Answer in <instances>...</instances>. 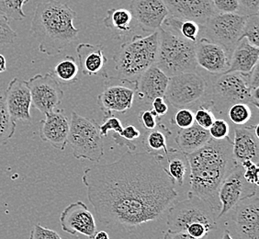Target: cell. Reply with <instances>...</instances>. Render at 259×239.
Returning <instances> with one entry per match:
<instances>
[{
    "mask_svg": "<svg viewBox=\"0 0 259 239\" xmlns=\"http://www.w3.org/2000/svg\"><path fill=\"white\" fill-rule=\"evenodd\" d=\"M94 239H110V235L105 232V231H99V232H96V234L93 236Z\"/></svg>",
    "mask_w": 259,
    "mask_h": 239,
    "instance_id": "49",
    "label": "cell"
},
{
    "mask_svg": "<svg viewBox=\"0 0 259 239\" xmlns=\"http://www.w3.org/2000/svg\"><path fill=\"white\" fill-rule=\"evenodd\" d=\"M5 101L13 122L21 121L31 123V97L26 81L18 77L11 80L6 90Z\"/></svg>",
    "mask_w": 259,
    "mask_h": 239,
    "instance_id": "20",
    "label": "cell"
},
{
    "mask_svg": "<svg viewBox=\"0 0 259 239\" xmlns=\"http://www.w3.org/2000/svg\"><path fill=\"white\" fill-rule=\"evenodd\" d=\"M151 104L153 106L152 110L155 112L158 118L166 114L168 111V105L166 104L164 98H156L155 100H153Z\"/></svg>",
    "mask_w": 259,
    "mask_h": 239,
    "instance_id": "46",
    "label": "cell"
},
{
    "mask_svg": "<svg viewBox=\"0 0 259 239\" xmlns=\"http://www.w3.org/2000/svg\"><path fill=\"white\" fill-rule=\"evenodd\" d=\"M222 239H234L233 236H232V234H230L229 231L226 229L225 231V233L223 234V237Z\"/></svg>",
    "mask_w": 259,
    "mask_h": 239,
    "instance_id": "51",
    "label": "cell"
},
{
    "mask_svg": "<svg viewBox=\"0 0 259 239\" xmlns=\"http://www.w3.org/2000/svg\"><path fill=\"white\" fill-rule=\"evenodd\" d=\"M248 82L252 90H259V67L255 65L254 69L248 74Z\"/></svg>",
    "mask_w": 259,
    "mask_h": 239,
    "instance_id": "48",
    "label": "cell"
},
{
    "mask_svg": "<svg viewBox=\"0 0 259 239\" xmlns=\"http://www.w3.org/2000/svg\"><path fill=\"white\" fill-rule=\"evenodd\" d=\"M17 125L7 109L5 93L0 91V145H5L15 135Z\"/></svg>",
    "mask_w": 259,
    "mask_h": 239,
    "instance_id": "31",
    "label": "cell"
},
{
    "mask_svg": "<svg viewBox=\"0 0 259 239\" xmlns=\"http://www.w3.org/2000/svg\"><path fill=\"white\" fill-rule=\"evenodd\" d=\"M159 44L155 65L168 77L183 73L195 72L196 43L186 40L179 34L160 28Z\"/></svg>",
    "mask_w": 259,
    "mask_h": 239,
    "instance_id": "5",
    "label": "cell"
},
{
    "mask_svg": "<svg viewBox=\"0 0 259 239\" xmlns=\"http://www.w3.org/2000/svg\"><path fill=\"white\" fill-rule=\"evenodd\" d=\"M159 44L158 30L146 36L135 35L120 46L113 56L115 69L120 77L137 80L155 65Z\"/></svg>",
    "mask_w": 259,
    "mask_h": 239,
    "instance_id": "4",
    "label": "cell"
},
{
    "mask_svg": "<svg viewBox=\"0 0 259 239\" xmlns=\"http://www.w3.org/2000/svg\"><path fill=\"white\" fill-rule=\"evenodd\" d=\"M99 129L100 135L103 138L108 136L110 131H112L113 134H119L121 132V130L123 129V126L119 118L115 117L114 115H110L105 116L103 124L99 126Z\"/></svg>",
    "mask_w": 259,
    "mask_h": 239,
    "instance_id": "38",
    "label": "cell"
},
{
    "mask_svg": "<svg viewBox=\"0 0 259 239\" xmlns=\"http://www.w3.org/2000/svg\"><path fill=\"white\" fill-rule=\"evenodd\" d=\"M133 16L126 9H111L108 10L103 23L107 29H110L118 38H122L133 30Z\"/></svg>",
    "mask_w": 259,
    "mask_h": 239,
    "instance_id": "27",
    "label": "cell"
},
{
    "mask_svg": "<svg viewBox=\"0 0 259 239\" xmlns=\"http://www.w3.org/2000/svg\"><path fill=\"white\" fill-rule=\"evenodd\" d=\"M258 125L235 127L233 156L237 165L246 160L258 165Z\"/></svg>",
    "mask_w": 259,
    "mask_h": 239,
    "instance_id": "21",
    "label": "cell"
},
{
    "mask_svg": "<svg viewBox=\"0 0 259 239\" xmlns=\"http://www.w3.org/2000/svg\"><path fill=\"white\" fill-rule=\"evenodd\" d=\"M29 1L30 0H0V12L9 20H24L26 14L23 11V6Z\"/></svg>",
    "mask_w": 259,
    "mask_h": 239,
    "instance_id": "33",
    "label": "cell"
},
{
    "mask_svg": "<svg viewBox=\"0 0 259 239\" xmlns=\"http://www.w3.org/2000/svg\"><path fill=\"white\" fill-rule=\"evenodd\" d=\"M217 13H239L241 14L238 0H211Z\"/></svg>",
    "mask_w": 259,
    "mask_h": 239,
    "instance_id": "41",
    "label": "cell"
},
{
    "mask_svg": "<svg viewBox=\"0 0 259 239\" xmlns=\"http://www.w3.org/2000/svg\"><path fill=\"white\" fill-rule=\"evenodd\" d=\"M242 39H245L250 45L259 46V16L258 14L247 15L244 23Z\"/></svg>",
    "mask_w": 259,
    "mask_h": 239,
    "instance_id": "35",
    "label": "cell"
},
{
    "mask_svg": "<svg viewBox=\"0 0 259 239\" xmlns=\"http://www.w3.org/2000/svg\"><path fill=\"white\" fill-rule=\"evenodd\" d=\"M169 77L153 65L137 79V92L140 101L151 104L156 98H164Z\"/></svg>",
    "mask_w": 259,
    "mask_h": 239,
    "instance_id": "22",
    "label": "cell"
},
{
    "mask_svg": "<svg viewBox=\"0 0 259 239\" xmlns=\"http://www.w3.org/2000/svg\"><path fill=\"white\" fill-rule=\"evenodd\" d=\"M212 94L214 102L219 101L220 105H233L245 103L259 107V90H252L248 82V74L225 73L215 79L212 86Z\"/></svg>",
    "mask_w": 259,
    "mask_h": 239,
    "instance_id": "9",
    "label": "cell"
},
{
    "mask_svg": "<svg viewBox=\"0 0 259 239\" xmlns=\"http://www.w3.org/2000/svg\"><path fill=\"white\" fill-rule=\"evenodd\" d=\"M240 165L243 167V170H244L243 175H244V179L249 184L254 185V186L258 187V165L255 164V163L250 161V160L244 161L243 163H241Z\"/></svg>",
    "mask_w": 259,
    "mask_h": 239,
    "instance_id": "42",
    "label": "cell"
},
{
    "mask_svg": "<svg viewBox=\"0 0 259 239\" xmlns=\"http://www.w3.org/2000/svg\"><path fill=\"white\" fill-rule=\"evenodd\" d=\"M112 136L115 143L119 146L127 147L131 152H135L137 149L135 140L139 139L142 135L135 125H127L120 133L113 134Z\"/></svg>",
    "mask_w": 259,
    "mask_h": 239,
    "instance_id": "32",
    "label": "cell"
},
{
    "mask_svg": "<svg viewBox=\"0 0 259 239\" xmlns=\"http://www.w3.org/2000/svg\"><path fill=\"white\" fill-rule=\"evenodd\" d=\"M7 70V60L4 55H0V73H3Z\"/></svg>",
    "mask_w": 259,
    "mask_h": 239,
    "instance_id": "50",
    "label": "cell"
},
{
    "mask_svg": "<svg viewBox=\"0 0 259 239\" xmlns=\"http://www.w3.org/2000/svg\"><path fill=\"white\" fill-rule=\"evenodd\" d=\"M164 239H196L192 237L191 235L187 233L185 230H180V231H171V230H166L164 233Z\"/></svg>",
    "mask_w": 259,
    "mask_h": 239,
    "instance_id": "47",
    "label": "cell"
},
{
    "mask_svg": "<svg viewBox=\"0 0 259 239\" xmlns=\"http://www.w3.org/2000/svg\"><path fill=\"white\" fill-rule=\"evenodd\" d=\"M18 35L10 27V20L0 12V46L14 45Z\"/></svg>",
    "mask_w": 259,
    "mask_h": 239,
    "instance_id": "36",
    "label": "cell"
},
{
    "mask_svg": "<svg viewBox=\"0 0 259 239\" xmlns=\"http://www.w3.org/2000/svg\"><path fill=\"white\" fill-rule=\"evenodd\" d=\"M258 47L250 45L245 39H242L231 55L229 67L225 73L247 75L254 69L255 65H258Z\"/></svg>",
    "mask_w": 259,
    "mask_h": 239,
    "instance_id": "23",
    "label": "cell"
},
{
    "mask_svg": "<svg viewBox=\"0 0 259 239\" xmlns=\"http://www.w3.org/2000/svg\"><path fill=\"white\" fill-rule=\"evenodd\" d=\"M164 161L162 154L127 151L112 163L85 169L82 182L100 223L133 231L159 219L179 196Z\"/></svg>",
    "mask_w": 259,
    "mask_h": 239,
    "instance_id": "1",
    "label": "cell"
},
{
    "mask_svg": "<svg viewBox=\"0 0 259 239\" xmlns=\"http://www.w3.org/2000/svg\"><path fill=\"white\" fill-rule=\"evenodd\" d=\"M161 28L179 34L192 43H196L198 41L200 33V26L194 21L179 20L169 15L164 20Z\"/></svg>",
    "mask_w": 259,
    "mask_h": 239,
    "instance_id": "28",
    "label": "cell"
},
{
    "mask_svg": "<svg viewBox=\"0 0 259 239\" xmlns=\"http://www.w3.org/2000/svg\"><path fill=\"white\" fill-rule=\"evenodd\" d=\"M76 12L56 0L39 3L30 23V32L39 42V52L48 56L59 55L77 39L79 30L74 25Z\"/></svg>",
    "mask_w": 259,
    "mask_h": 239,
    "instance_id": "3",
    "label": "cell"
},
{
    "mask_svg": "<svg viewBox=\"0 0 259 239\" xmlns=\"http://www.w3.org/2000/svg\"><path fill=\"white\" fill-rule=\"evenodd\" d=\"M98 123L72 111L67 144L75 160H89L99 164L104 155L103 138Z\"/></svg>",
    "mask_w": 259,
    "mask_h": 239,
    "instance_id": "6",
    "label": "cell"
},
{
    "mask_svg": "<svg viewBox=\"0 0 259 239\" xmlns=\"http://www.w3.org/2000/svg\"><path fill=\"white\" fill-rule=\"evenodd\" d=\"M60 224L63 231L72 235L83 234L91 238L97 232L94 215L80 201L65 207L61 213Z\"/></svg>",
    "mask_w": 259,
    "mask_h": 239,
    "instance_id": "16",
    "label": "cell"
},
{
    "mask_svg": "<svg viewBox=\"0 0 259 239\" xmlns=\"http://www.w3.org/2000/svg\"><path fill=\"white\" fill-rule=\"evenodd\" d=\"M247 16L239 13H215L204 26L200 27L205 38L223 46L230 57L242 40Z\"/></svg>",
    "mask_w": 259,
    "mask_h": 239,
    "instance_id": "8",
    "label": "cell"
},
{
    "mask_svg": "<svg viewBox=\"0 0 259 239\" xmlns=\"http://www.w3.org/2000/svg\"><path fill=\"white\" fill-rule=\"evenodd\" d=\"M79 66L85 75H95L103 70L108 59L102 45L80 44L76 47Z\"/></svg>",
    "mask_w": 259,
    "mask_h": 239,
    "instance_id": "24",
    "label": "cell"
},
{
    "mask_svg": "<svg viewBox=\"0 0 259 239\" xmlns=\"http://www.w3.org/2000/svg\"><path fill=\"white\" fill-rule=\"evenodd\" d=\"M210 139L208 130L194 124L188 128L179 130L175 141L180 152L188 155L203 147Z\"/></svg>",
    "mask_w": 259,
    "mask_h": 239,
    "instance_id": "25",
    "label": "cell"
},
{
    "mask_svg": "<svg viewBox=\"0 0 259 239\" xmlns=\"http://www.w3.org/2000/svg\"><path fill=\"white\" fill-rule=\"evenodd\" d=\"M194 120L196 125H199L203 129L209 130L215 121L214 114L212 110H210L209 104H207V106H200V108L194 113Z\"/></svg>",
    "mask_w": 259,
    "mask_h": 239,
    "instance_id": "37",
    "label": "cell"
},
{
    "mask_svg": "<svg viewBox=\"0 0 259 239\" xmlns=\"http://www.w3.org/2000/svg\"><path fill=\"white\" fill-rule=\"evenodd\" d=\"M137 92V80L105 75L103 90L98 96V105L105 116L124 114L133 107Z\"/></svg>",
    "mask_w": 259,
    "mask_h": 239,
    "instance_id": "10",
    "label": "cell"
},
{
    "mask_svg": "<svg viewBox=\"0 0 259 239\" xmlns=\"http://www.w3.org/2000/svg\"><path fill=\"white\" fill-rule=\"evenodd\" d=\"M243 172V167L236 165L221 185L219 189L221 211L218 219L230 213L242 200L252 197L258 192V187L249 184L244 179Z\"/></svg>",
    "mask_w": 259,
    "mask_h": 239,
    "instance_id": "12",
    "label": "cell"
},
{
    "mask_svg": "<svg viewBox=\"0 0 259 239\" xmlns=\"http://www.w3.org/2000/svg\"><path fill=\"white\" fill-rule=\"evenodd\" d=\"M207 89V80L200 74L183 73L169 77L164 99L175 108L183 109L204 98Z\"/></svg>",
    "mask_w": 259,
    "mask_h": 239,
    "instance_id": "11",
    "label": "cell"
},
{
    "mask_svg": "<svg viewBox=\"0 0 259 239\" xmlns=\"http://www.w3.org/2000/svg\"><path fill=\"white\" fill-rule=\"evenodd\" d=\"M164 160H166L168 163V168L166 169L168 175L175 182L182 186L189 167L187 155L181 153L179 149L172 148L170 150L169 154L164 157Z\"/></svg>",
    "mask_w": 259,
    "mask_h": 239,
    "instance_id": "29",
    "label": "cell"
},
{
    "mask_svg": "<svg viewBox=\"0 0 259 239\" xmlns=\"http://www.w3.org/2000/svg\"><path fill=\"white\" fill-rule=\"evenodd\" d=\"M231 212L238 239H259L258 192L242 200Z\"/></svg>",
    "mask_w": 259,
    "mask_h": 239,
    "instance_id": "14",
    "label": "cell"
},
{
    "mask_svg": "<svg viewBox=\"0 0 259 239\" xmlns=\"http://www.w3.org/2000/svg\"><path fill=\"white\" fill-rule=\"evenodd\" d=\"M50 73L60 84L75 83L78 79L79 65H77L73 56L66 55L58 62Z\"/></svg>",
    "mask_w": 259,
    "mask_h": 239,
    "instance_id": "30",
    "label": "cell"
},
{
    "mask_svg": "<svg viewBox=\"0 0 259 239\" xmlns=\"http://www.w3.org/2000/svg\"><path fill=\"white\" fill-rule=\"evenodd\" d=\"M130 12L142 30L149 34L159 30L169 15L164 0H132Z\"/></svg>",
    "mask_w": 259,
    "mask_h": 239,
    "instance_id": "15",
    "label": "cell"
},
{
    "mask_svg": "<svg viewBox=\"0 0 259 239\" xmlns=\"http://www.w3.org/2000/svg\"><path fill=\"white\" fill-rule=\"evenodd\" d=\"M157 120L159 118L155 115L153 110H143L139 114V121L141 125L147 131L154 129L157 125Z\"/></svg>",
    "mask_w": 259,
    "mask_h": 239,
    "instance_id": "44",
    "label": "cell"
},
{
    "mask_svg": "<svg viewBox=\"0 0 259 239\" xmlns=\"http://www.w3.org/2000/svg\"><path fill=\"white\" fill-rule=\"evenodd\" d=\"M172 124L177 125L180 129H185L190 127L195 124L194 112L189 109H180L175 114L172 120Z\"/></svg>",
    "mask_w": 259,
    "mask_h": 239,
    "instance_id": "40",
    "label": "cell"
},
{
    "mask_svg": "<svg viewBox=\"0 0 259 239\" xmlns=\"http://www.w3.org/2000/svg\"><path fill=\"white\" fill-rule=\"evenodd\" d=\"M169 16L182 20L194 21L200 27L214 15L211 0H164Z\"/></svg>",
    "mask_w": 259,
    "mask_h": 239,
    "instance_id": "17",
    "label": "cell"
},
{
    "mask_svg": "<svg viewBox=\"0 0 259 239\" xmlns=\"http://www.w3.org/2000/svg\"><path fill=\"white\" fill-rule=\"evenodd\" d=\"M26 83L30 90L31 105L41 113L47 114L60 106L64 91L50 72L45 75H35Z\"/></svg>",
    "mask_w": 259,
    "mask_h": 239,
    "instance_id": "13",
    "label": "cell"
},
{
    "mask_svg": "<svg viewBox=\"0 0 259 239\" xmlns=\"http://www.w3.org/2000/svg\"><path fill=\"white\" fill-rule=\"evenodd\" d=\"M218 220V214L207 203L189 192L187 199L173 204L168 208L166 224L171 231H186L189 225L196 223L206 224L215 230Z\"/></svg>",
    "mask_w": 259,
    "mask_h": 239,
    "instance_id": "7",
    "label": "cell"
},
{
    "mask_svg": "<svg viewBox=\"0 0 259 239\" xmlns=\"http://www.w3.org/2000/svg\"><path fill=\"white\" fill-rule=\"evenodd\" d=\"M171 135V131L165 125L157 124L155 128L147 131L142 138L145 152L152 154H162L165 157L172 149L167 146V141Z\"/></svg>",
    "mask_w": 259,
    "mask_h": 239,
    "instance_id": "26",
    "label": "cell"
},
{
    "mask_svg": "<svg viewBox=\"0 0 259 239\" xmlns=\"http://www.w3.org/2000/svg\"><path fill=\"white\" fill-rule=\"evenodd\" d=\"M90 239H94V238H93V237H91V238H90Z\"/></svg>",
    "mask_w": 259,
    "mask_h": 239,
    "instance_id": "52",
    "label": "cell"
},
{
    "mask_svg": "<svg viewBox=\"0 0 259 239\" xmlns=\"http://www.w3.org/2000/svg\"><path fill=\"white\" fill-rule=\"evenodd\" d=\"M241 14L243 15H251L258 14L259 0H238Z\"/></svg>",
    "mask_w": 259,
    "mask_h": 239,
    "instance_id": "45",
    "label": "cell"
},
{
    "mask_svg": "<svg viewBox=\"0 0 259 239\" xmlns=\"http://www.w3.org/2000/svg\"><path fill=\"white\" fill-rule=\"evenodd\" d=\"M252 110L249 105L236 103L230 106L227 110V117L231 123L237 126H244L252 118Z\"/></svg>",
    "mask_w": 259,
    "mask_h": 239,
    "instance_id": "34",
    "label": "cell"
},
{
    "mask_svg": "<svg viewBox=\"0 0 259 239\" xmlns=\"http://www.w3.org/2000/svg\"><path fill=\"white\" fill-rule=\"evenodd\" d=\"M29 239H63L55 230L46 228L40 224H35L30 233Z\"/></svg>",
    "mask_w": 259,
    "mask_h": 239,
    "instance_id": "43",
    "label": "cell"
},
{
    "mask_svg": "<svg viewBox=\"0 0 259 239\" xmlns=\"http://www.w3.org/2000/svg\"><path fill=\"white\" fill-rule=\"evenodd\" d=\"M208 132H209L211 139H225V138L229 137V124L225 119H215L213 124L208 130Z\"/></svg>",
    "mask_w": 259,
    "mask_h": 239,
    "instance_id": "39",
    "label": "cell"
},
{
    "mask_svg": "<svg viewBox=\"0 0 259 239\" xmlns=\"http://www.w3.org/2000/svg\"><path fill=\"white\" fill-rule=\"evenodd\" d=\"M196 61L211 74H225L229 67L230 55L223 46L202 37L196 42Z\"/></svg>",
    "mask_w": 259,
    "mask_h": 239,
    "instance_id": "19",
    "label": "cell"
},
{
    "mask_svg": "<svg viewBox=\"0 0 259 239\" xmlns=\"http://www.w3.org/2000/svg\"><path fill=\"white\" fill-rule=\"evenodd\" d=\"M70 121L64 110H55L45 114L40 123L39 135L41 141L50 144L55 149L64 151L67 145Z\"/></svg>",
    "mask_w": 259,
    "mask_h": 239,
    "instance_id": "18",
    "label": "cell"
},
{
    "mask_svg": "<svg viewBox=\"0 0 259 239\" xmlns=\"http://www.w3.org/2000/svg\"><path fill=\"white\" fill-rule=\"evenodd\" d=\"M187 160L190 170V193L199 197L219 214V189L225 178L236 167L233 141L210 139Z\"/></svg>",
    "mask_w": 259,
    "mask_h": 239,
    "instance_id": "2",
    "label": "cell"
}]
</instances>
